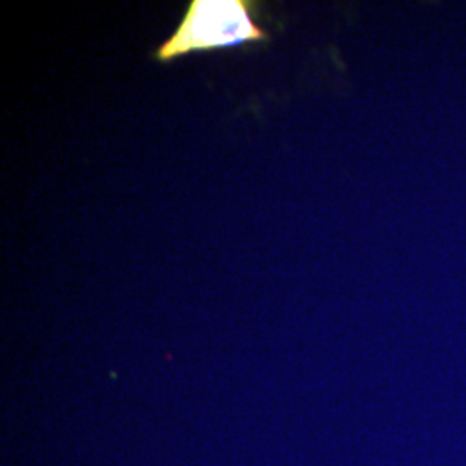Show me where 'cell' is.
<instances>
[{"instance_id":"obj_1","label":"cell","mask_w":466,"mask_h":466,"mask_svg":"<svg viewBox=\"0 0 466 466\" xmlns=\"http://www.w3.org/2000/svg\"><path fill=\"white\" fill-rule=\"evenodd\" d=\"M261 2L190 0L178 28L165 40L154 59L167 65L196 52L238 49L267 44L271 35L259 25Z\"/></svg>"}]
</instances>
